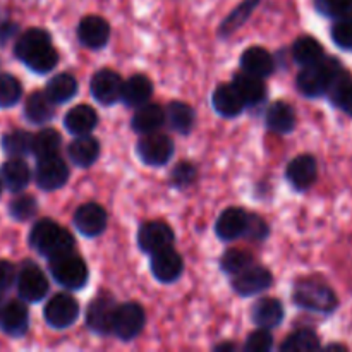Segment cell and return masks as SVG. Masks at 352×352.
Segmentation results:
<instances>
[{
    "label": "cell",
    "mask_w": 352,
    "mask_h": 352,
    "mask_svg": "<svg viewBox=\"0 0 352 352\" xmlns=\"http://www.w3.org/2000/svg\"><path fill=\"white\" fill-rule=\"evenodd\" d=\"M122 78L112 69H102L91 78L93 98L102 105H113L117 100H120V91H122Z\"/></svg>",
    "instance_id": "5bb4252c"
},
{
    "label": "cell",
    "mask_w": 352,
    "mask_h": 352,
    "mask_svg": "<svg viewBox=\"0 0 352 352\" xmlns=\"http://www.w3.org/2000/svg\"><path fill=\"white\" fill-rule=\"evenodd\" d=\"M175 236L172 232L170 227L165 222H146L141 226L140 232H138V244H140L141 251L146 254H153L157 251L165 250V248H172Z\"/></svg>",
    "instance_id": "4fadbf2b"
},
{
    "label": "cell",
    "mask_w": 352,
    "mask_h": 352,
    "mask_svg": "<svg viewBox=\"0 0 352 352\" xmlns=\"http://www.w3.org/2000/svg\"><path fill=\"white\" fill-rule=\"evenodd\" d=\"M268 129L277 134H289L296 127V112L287 102H275L267 110Z\"/></svg>",
    "instance_id": "f546056e"
},
{
    "label": "cell",
    "mask_w": 352,
    "mask_h": 352,
    "mask_svg": "<svg viewBox=\"0 0 352 352\" xmlns=\"http://www.w3.org/2000/svg\"><path fill=\"white\" fill-rule=\"evenodd\" d=\"M236 349V346L230 342H226V344H220V346L215 347V351H234Z\"/></svg>",
    "instance_id": "816d5d0a"
},
{
    "label": "cell",
    "mask_w": 352,
    "mask_h": 352,
    "mask_svg": "<svg viewBox=\"0 0 352 352\" xmlns=\"http://www.w3.org/2000/svg\"><path fill=\"white\" fill-rule=\"evenodd\" d=\"M151 95H153V82L150 81V78H146L144 74H134L122 85L120 100L127 107L138 109V107L148 103Z\"/></svg>",
    "instance_id": "44dd1931"
},
{
    "label": "cell",
    "mask_w": 352,
    "mask_h": 352,
    "mask_svg": "<svg viewBox=\"0 0 352 352\" xmlns=\"http://www.w3.org/2000/svg\"><path fill=\"white\" fill-rule=\"evenodd\" d=\"M196 167L189 162H181V164L175 165V168L172 170V184L175 188H186V186L192 184V181L196 179Z\"/></svg>",
    "instance_id": "bcb514c9"
},
{
    "label": "cell",
    "mask_w": 352,
    "mask_h": 352,
    "mask_svg": "<svg viewBox=\"0 0 352 352\" xmlns=\"http://www.w3.org/2000/svg\"><path fill=\"white\" fill-rule=\"evenodd\" d=\"M62 146V136L55 129H41L40 133L33 136V146L31 153L40 160V158L54 157L58 153Z\"/></svg>",
    "instance_id": "d590c367"
},
{
    "label": "cell",
    "mask_w": 352,
    "mask_h": 352,
    "mask_svg": "<svg viewBox=\"0 0 352 352\" xmlns=\"http://www.w3.org/2000/svg\"><path fill=\"white\" fill-rule=\"evenodd\" d=\"M30 243L34 251L47 258H55L74 250V237L54 220H38L30 232Z\"/></svg>",
    "instance_id": "7a4b0ae2"
},
{
    "label": "cell",
    "mask_w": 352,
    "mask_h": 352,
    "mask_svg": "<svg viewBox=\"0 0 352 352\" xmlns=\"http://www.w3.org/2000/svg\"><path fill=\"white\" fill-rule=\"evenodd\" d=\"M16 282V267L6 260H0V294L9 291Z\"/></svg>",
    "instance_id": "681fc988"
},
{
    "label": "cell",
    "mask_w": 352,
    "mask_h": 352,
    "mask_svg": "<svg viewBox=\"0 0 352 352\" xmlns=\"http://www.w3.org/2000/svg\"><path fill=\"white\" fill-rule=\"evenodd\" d=\"M47 95L54 100L55 103H65L71 98H74L78 93V81L72 74L62 72V74L54 76L50 81L47 82Z\"/></svg>",
    "instance_id": "836d02e7"
},
{
    "label": "cell",
    "mask_w": 352,
    "mask_h": 352,
    "mask_svg": "<svg viewBox=\"0 0 352 352\" xmlns=\"http://www.w3.org/2000/svg\"><path fill=\"white\" fill-rule=\"evenodd\" d=\"M30 311L24 306L23 299L2 298L0 299V330L10 337H21L28 332Z\"/></svg>",
    "instance_id": "ba28073f"
},
{
    "label": "cell",
    "mask_w": 352,
    "mask_h": 352,
    "mask_svg": "<svg viewBox=\"0 0 352 352\" xmlns=\"http://www.w3.org/2000/svg\"><path fill=\"white\" fill-rule=\"evenodd\" d=\"M322 349V340L318 333L311 329H299L284 340L280 351L284 352H308Z\"/></svg>",
    "instance_id": "e575fe53"
},
{
    "label": "cell",
    "mask_w": 352,
    "mask_h": 352,
    "mask_svg": "<svg viewBox=\"0 0 352 352\" xmlns=\"http://www.w3.org/2000/svg\"><path fill=\"white\" fill-rule=\"evenodd\" d=\"M58 62V54L54 48V45H48V47L41 48L40 52H36L34 55H31L24 64L34 72H40V74H47L52 69L57 65Z\"/></svg>",
    "instance_id": "60d3db41"
},
{
    "label": "cell",
    "mask_w": 352,
    "mask_h": 352,
    "mask_svg": "<svg viewBox=\"0 0 352 352\" xmlns=\"http://www.w3.org/2000/svg\"><path fill=\"white\" fill-rule=\"evenodd\" d=\"M0 195H2V181H0Z\"/></svg>",
    "instance_id": "f5cc1de1"
},
{
    "label": "cell",
    "mask_w": 352,
    "mask_h": 352,
    "mask_svg": "<svg viewBox=\"0 0 352 352\" xmlns=\"http://www.w3.org/2000/svg\"><path fill=\"white\" fill-rule=\"evenodd\" d=\"M146 323L144 309L138 302H124L117 305L116 315H113L112 333L120 340H133L143 330Z\"/></svg>",
    "instance_id": "5b68a950"
},
{
    "label": "cell",
    "mask_w": 352,
    "mask_h": 352,
    "mask_svg": "<svg viewBox=\"0 0 352 352\" xmlns=\"http://www.w3.org/2000/svg\"><path fill=\"white\" fill-rule=\"evenodd\" d=\"M325 48L316 38L313 36H299L292 45V58L296 64L301 67L313 65L325 57Z\"/></svg>",
    "instance_id": "1f68e13d"
},
{
    "label": "cell",
    "mask_w": 352,
    "mask_h": 352,
    "mask_svg": "<svg viewBox=\"0 0 352 352\" xmlns=\"http://www.w3.org/2000/svg\"><path fill=\"white\" fill-rule=\"evenodd\" d=\"M138 155L146 165L160 167V165L167 164L174 155V143L167 134L157 133V131L143 134L138 143Z\"/></svg>",
    "instance_id": "52a82bcc"
},
{
    "label": "cell",
    "mask_w": 352,
    "mask_h": 352,
    "mask_svg": "<svg viewBox=\"0 0 352 352\" xmlns=\"http://www.w3.org/2000/svg\"><path fill=\"white\" fill-rule=\"evenodd\" d=\"M274 347V337H272L270 330L258 329L256 332L251 333L248 337L246 344H244V351L246 352H267Z\"/></svg>",
    "instance_id": "f6af8a7d"
},
{
    "label": "cell",
    "mask_w": 352,
    "mask_h": 352,
    "mask_svg": "<svg viewBox=\"0 0 352 352\" xmlns=\"http://www.w3.org/2000/svg\"><path fill=\"white\" fill-rule=\"evenodd\" d=\"M294 302L299 308L316 315H333L339 309V298L329 284L320 280H301L294 287Z\"/></svg>",
    "instance_id": "3957f363"
},
{
    "label": "cell",
    "mask_w": 352,
    "mask_h": 352,
    "mask_svg": "<svg viewBox=\"0 0 352 352\" xmlns=\"http://www.w3.org/2000/svg\"><path fill=\"white\" fill-rule=\"evenodd\" d=\"M48 45H52L50 34L45 30H40V28H31V30L24 31V33L21 34L19 40H17L16 43V50L14 52H16V57L19 58L21 62H24L28 60L31 55L36 54L38 50L48 47Z\"/></svg>",
    "instance_id": "4dcf8cb0"
},
{
    "label": "cell",
    "mask_w": 352,
    "mask_h": 352,
    "mask_svg": "<svg viewBox=\"0 0 352 352\" xmlns=\"http://www.w3.org/2000/svg\"><path fill=\"white\" fill-rule=\"evenodd\" d=\"M34 179H36L38 188L43 191H55L69 181V168L58 155L40 158L34 170Z\"/></svg>",
    "instance_id": "30bf717a"
},
{
    "label": "cell",
    "mask_w": 352,
    "mask_h": 352,
    "mask_svg": "<svg viewBox=\"0 0 352 352\" xmlns=\"http://www.w3.org/2000/svg\"><path fill=\"white\" fill-rule=\"evenodd\" d=\"M316 12L329 19L339 21L352 17V0H313Z\"/></svg>",
    "instance_id": "74e56055"
},
{
    "label": "cell",
    "mask_w": 352,
    "mask_h": 352,
    "mask_svg": "<svg viewBox=\"0 0 352 352\" xmlns=\"http://www.w3.org/2000/svg\"><path fill=\"white\" fill-rule=\"evenodd\" d=\"M285 177L296 191H308L318 179V162L313 155H299L289 162Z\"/></svg>",
    "instance_id": "8fae6325"
},
{
    "label": "cell",
    "mask_w": 352,
    "mask_h": 352,
    "mask_svg": "<svg viewBox=\"0 0 352 352\" xmlns=\"http://www.w3.org/2000/svg\"><path fill=\"white\" fill-rule=\"evenodd\" d=\"M258 3H260V0H244V2L241 3L234 12H230L229 17L223 21L222 28H220V34H222V36H227V34L234 33L239 26H243Z\"/></svg>",
    "instance_id": "f35d334b"
},
{
    "label": "cell",
    "mask_w": 352,
    "mask_h": 352,
    "mask_svg": "<svg viewBox=\"0 0 352 352\" xmlns=\"http://www.w3.org/2000/svg\"><path fill=\"white\" fill-rule=\"evenodd\" d=\"M55 105L57 103L47 95V91H34L26 98L24 116L30 122L43 124L55 116Z\"/></svg>",
    "instance_id": "83f0119b"
},
{
    "label": "cell",
    "mask_w": 352,
    "mask_h": 352,
    "mask_svg": "<svg viewBox=\"0 0 352 352\" xmlns=\"http://www.w3.org/2000/svg\"><path fill=\"white\" fill-rule=\"evenodd\" d=\"M36 210H38L36 199L30 195L17 196V198L12 199L9 205L10 215H12L16 220H21V222L31 219V217L36 213Z\"/></svg>",
    "instance_id": "ee69618b"
},
{
    "label": "cell",
    "mask_w": 352,
    "mask_h": 352,
    "mask_svg": "<svg viewBox=\"0 0 352 352\" xmlns=\"http://www.w3.org/2000/svg\"><path fill=\"white\" fill-rule=\"evenodd\" d=\"M19 298L26 302H38L48 294V280L43 270L33 261H26L16 275Z\"/></svg>",
    "instance_id": "8992f818"
},
{
    "label": "cell",
    "mask_w": 352,
    "mask_h": 352,
    "mask_svg": "<svg viewBox=\"0 0 352 352\" xmlns=\"http://www.w3.org/2000/svg\"><path fill=\"white\" fill-rule=\"evenodd\" d=\"M98 124V116L89 105L72 107L64 117V127L74 136H82V134L93 133V129Z\"/></svg>",
    "instance_id": "cb8c5ba5"
},
{
    "label": "cell",
    "mask_w": 352,
    "mask_h": 352,
    "mask_svg": "<svg viewBox=\"0 0 352 352\" xmlns=\"http://www.w3.org/2000/svg\"><path fill=\"white\" fill-rule=\"evenodd\" d=\"M330 38L340 50L352 52V17L336 21L330 28Z\"/></svg>",
    "instance_id": "7bdbcfd3"
},
{
    "label": "cell",
    "mask_w": 352,
    "mask_h": 352,
    "mask_svg": "<svg viewBox=\"0 0 352 352\" xmlns=\"http://www.w3.org/2000/svg\"><path fill=\"white\" fill-rule=\"evenodd\" d=\"M50 272L54 280L69 291L82 289L89 277L85 260L79 254H76L74 250L50 258Z\"/></svg>",
    "instance_id": "277c9868"
},
{
    "label": "cell",
    "mask_w": 352,
    "mask_h": 352,
    "mask_svg": "<svg viewBox=\"0 0 352 352\" xmlns=\"http://www.w3.org/2000/svg\"><path fill=\"white\" fill-rule=\"evenodd\" d=\"M241 69L256 78H267L274 72V57L263 47H250L241 55Z\"/></svg>",
    "instance_id": "7402d4cb"
},
{
    "label": "cell",
    "mask_w": 352,
    "mask_h": 352,
    "mask_svg": "<svg viewBox=\"0 0 352 352\" xmlns=\"http://www.w3.org/2000/svg\"><path fill=\"white\" fill-rule=\"evenodd\" d=\"M234 88L237 89V93L243 98L244 105H258L265 100L267 96V86H265L263 79L256 78L253 74H248V72H241V74H236L234 78Z\"/></svg>",
    "instance_id": "4316f807"
},
{
    "label": "cell",
    "mask_w": 352,
    "mask_h": 352,
    "mask_svg": "<svg viewBox=\"0 0 352 352\" xmlns=\"http://www.w3.org/2000/svg\"><path fill=\"white\" fill-rule=\"evenodd\" d=\"M116 308V301L110 296H100V298H96L88 306V311H86V325L89 327L91 332L98 333V336L112 333Z\"/></svg>",
    "instance_id": "9a60e30c"
},
{
    "label": "cell",
    "mask_w": 352,
    "mask_h": 352,
    "mask_svg": "<svg viewBox=\"0 0 352 352\" xmlns=\"http://www.w3.org/2000/svg\"><path fill=\"white\" fill-rule=\"evenodd\" d=\"M30 167L19 157H12L0 167V181L9 191L19 192L30 184Z\"/></svg>",
    "instance_id": "603a6c76"
},
{
    "label": "cell",
    "mask_w": 352,
    "mask_h": 352,
    "mask_svg": "<svg viewBox=\"0 0 352 352\" xmlns=\"http://www.w3.org/2000/svg\"><path fill=\"white\" fill-rule=\"evenodd\" d=\"M196 113L191 105L184 102H172L168 109L165 110V120L168 126L175 131V133L188 134L191 133L192 126H195Z\"/></svg>",
    "instance_id": "d6a6232c"
},
{
    "label": "cell",
    "mask_w": 352,
    "mask_h": 352,
    "mask_svg": "<svg viewBox=\"0 0 352 352\" xmlns=\"http://www.w3.org/2000/svg\"><path fill=\"white\" fill-rule=\"evenodd\" d=\"M351 78V71L344 67L339 58L325 55L316 64L302 67L298 74V79H296V85H298L301 95L308 96V98H320V96L330 98Z\"/></svg>",
    "instance_id": "6da1fadb"
},
{
    "label": "cell",
    "mask_w": 352,
    "mask_h": 352,
    "mask_svg": "<svg viewBox=\"0 0 352 352\" xmlns=\"http://www.w3.org/2000/svg\"><path fill=\"white\" fill-rule=\"evenodd\" d=\"M284 306H282V302L278 299L274 298L260 299L253 306V311H251V318H253L254 325L258 329L265 330L277 329L282 323V320H284Z\"/></svg>",
    "instance_id": "ffe728a7"
},
{
    "label": "cell",
    "mask_w": 352,
    "mask_h": 352,
    "mask_svg": "<svg viewBox=\"0 0 352 352\" xmlns=\"http://www.w3.org/2000/svg\"><path fill=\"white\" fill-rule=\"evenodd\" d=\"M254 261L248 251L243 250H229L223 253L222 260H220V267L226 274L229 275H237L239 272H243L244 268L251 267Z\"/></svg>",
    "instance_id": "ab89813d"
},
{
    "label": "cell",
    "mask_w": 352,
    "mask_h": 352,
    "mask_svg": "<svg viewBox=\"0 0 352 352\" xmlns=\"http://www.w3.org/2000/svg\"><path fill=\"white\" fill-rule=\"evenodd\" d=\"M31 146H33V134H30L28 131L17 129L7 133L2 138V148L9 157H24V155L31 153Z\"/></svg>",
    "instance_id": "8d00e7d4"
},
{
    "label": "cell",
    "mask_w": 352,
    "mask_h": 352,
    "mask_svg": "<svg viewBox=\"0 0 352 352\" xmlns=\"http://www.w3.org/2000/svg\"><path fill=\"white\" fill-rule=\"evenodd\" d=\"M270 229H268L267 222L258 215H248V226L244 230V237L251 241H263L267 239Z\"/></svg>",
    "instance_id": "7dc6e473"
},
{
    "label": "cell",
    "mask_w": 352,
    "mask_h": 352,
    "mask_svg": "<svg viewBox=\"0 0 352 352\" xmlns=\"http://www.w3.org/2000/svg\"><path fill=\"white\" fill-rule=\"evenodd\" d=\"M110 26L103 17L100 16H86L81 19L78 26V40L85 45L86 48L98 50L109 43Z\"/></svg>",
    "instance_id": "ac0fdd59"
},
{
    "label": "cell",
    "mask_w": 352,
    "mask_h": 352,
    "mask_svg": "<svg viewBox=\"0 0 352 352\" xmlns=\"http://www.w3.org/2000/svg\"><path fill=\"white\" fill-rule=\"evenodd\" d=\"M248 226V213L243 208H232L223 210L222 215L219 217L215 223V234L222 241H236L244 236V230Z\"/></svg>",
    "instance_id": "d6986e66"
},
{
    "label": "cell",
    "mask_w": 352,
    "mask_h": 352,
    "mask_svg": "<svg viewBox=\"0 0 352 352\" xmlns=\"http://www.w3.org/2000/svg\"><path fill=\"white\" fill-rule=\"evenodd\" d=\"M330 103L336 109L342 110L344 113L352 117V78L330 98Z\"/></svg>",
    "instance_id": "c3c4849f"
},
{
    "label": "cell",
    "mask_w": 352,
    "mask_h": 352,
    "mask_svg": "<svg viewBox=\"0 0 352 352\" xmlns=\"http://www.w3.org/2000/svg\"><path fill=\"white\" fill-rule=\"evenodd\" d=\"M23 96V88L21 82L14 78L12 74L0 72V107H12Z\"/></svg>",
    "instance_id": "b9f144b4"
},
{
    "label": "cell",
    "mask_w": 352,
    "mask_h": 352,
    "mask_svg": "<svg viewBox=\"0 0 352 352\" xmlns=\"http://www.w3.org/2000/svg\"><path fill=\"white\" fill-rule=\"evenodd\" d=\"M45 320L54 329H67L78 320L79 305L71 294H55L45 306Z\"/></svg>",
    "instance_id": "9c48e42d"
},
{
    "label": "cell",
    "mask_w": 352,
    "mask_h": 352,
    "mask_svg": "<svg viewBox=\"0 0 352 352\" xmlns=\"http://www.w3.org/2000/svg\"><path fill=\"white\" fill-rule=\"evenodd\" d=\"M274 282L270 272L265 267H258V265H251V267L244 268L232 278V287L234 291L239 296L250 298V296H256L260 292L267 291Z\"/></svg>",
    "instance_id": "7c38bea8"
},
{
    "label": "cell",
    "mask_w": 352,
    "mask_h": 352,
    "mask_svg": "<svg viewBox=\"0 0 352 352\" xmlns=\"http://www.w3.org/2000/svg\"><path fill=\"white\" fill-rule=\"evenodd\" d=\"M165 122V110L158 103H144L138 107L131 120V127L140 134H150L160 129Z\"/></svg>",
    "instance_id": "d4e9b609"
},
{
    "label": "cell",
    "mask_w": 352,
    "mask_h": 352,
    "mask_svg": "<svg viewBox=\"0 0 352 352\" xmlns=\"http://www.w3.org/2000/svg\"><path fill=\"white\" fill-rule=\"evenodd\" d=\"M109 217L98 203H85L76 210L74 226L82 236L96 237L107 229Z\"/></svg>",
    "instance_id": "e0dca14e"
},
{
    "label": "cell",
    "mask_w": 352,
    "mask_h": 352,
    "mask_svg": "<svg viewBox=\"0 0 352 352\" xmlns=\"http://www.w3.org/2000/svg\"><path fill=\"white\" fill-rule=\"evenodd\" d=\"M182 268H184V261L181 254L172 248H165L151 254V272L162 284H172L177 280L182 274Z\"/></svg>",
    "instance_id": "2e32d148"
},
{
    "label": "cell",
    "mask_w": 352,
    "mask_h": 352,
    "mask_svg": "<svg viewBox=\"0 0 352 352\" xmlns=\"http://www.w3.org/2000/svg\"><path fill=\"white\" fill-rule=\"evenodd\" d=\"M323 349L325 351H349V347L347 346H342V344H329V346L327 347H323Z\"/></svg>",
    "instance_id": "f907efd6"
},
{
    "label": "cell",
    "mask_w": 352,
    "mask_h": 352,
    "mask_svg": "<svg viewBox=\"0 0 352 352\" xmlns=\"http://www.w3.org/2000/svg\"><path fill=\"white\" fill-rule=\"evenodd\" d=\"M212 103L215 112H219L223 117H236L244 110V102L234 85H220L213 91Z\"/></svg>",
    "instance_id": "484cf974"
},
{
    "label": "cell",
    "mask_w": 352,
    "mask_h": 352,
    "mask_svg": "<svg viewBox=\"0 0 352 352\" xmlns=\"http://www.w3.org/2000/svg\"><path fill=\"white\" fill-rule=\"evenodd\" d=\"M100 157V143L91 134H82L69 144V158L78 167H89Z\"/></svg>",
    "instance_id": "f1b7e54d"
}]
</instances>
